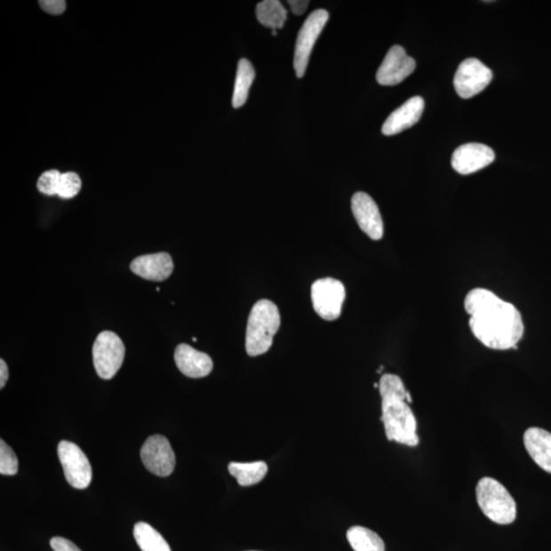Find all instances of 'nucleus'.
<instances>
[{"label":"nucleus","instance_id":"obj_1","mask_svg":"<svg viewBox=\"0 0 551 551\" xmlns=\"http://www.w3.org/2000/svg\"><path fill=\"white\" fill-rule=\"evenodd\" d=\"M466 312L475 337L488 348H516L523 336V323L518 309L484 288H475L465 299Z\"/></svg>","mask_w":551,"mask_h":551},{"label":"nucleus","instance_id":"obj_2","mask_svg":"<svg viewBox=\"0 0 551 551\" xmlns=\"http://www.w3.org/2000/svg\"><path fill=\"white\" fill-rule=\"evenodd\" d=\"M382 397V417L386 437L397 443L415 447L419 443L417 419L408 403V390L401 378L385 374L379 382Z\"/></svg>","mask_w":551,"mask_h":551},{"label":"nucleus","instance_id":"obj_3","mask_svg":"<svg viewBox=\"0 0 551 551\" xmlns=\"http://www.w3.org/2000/svg\"><path fill=\"white\" fill-rule=\"evenodd\" d=\"M280 325L281 316L277 306L268 299L258 301L248 316L245 339L247 355L259 356L268 353Z\"/></svg>","mask_w":551,"mask_h":551},{"label":"nucleus","instance_id":"obj_4","mask_svg":"<svg viewBox=\"0 0 551 551\" xmlns=\"http://www.w3.org/2000/svg\"><path fill=\"white\" fill-rule=\"evenodd\" d=\"M476 498L481 511L499 525H509L516 518L515 501L507 489L498 480L482 478L476 487Z\"/></svg>","mask_w":551,"mask_h":551},{"label":"nucleus","instance_id":"obj_5","mask_svg":"<svg viewBox=\"0 0 551 551\" xmlns=\"http://www.w3.org/2000/svg\"><path fill=\"white\" fill-rule=\"evenodd\" d=\"M92 354L96 373L101 379L109 380L121 369L126 348L118 335L112 331H103L96 337Z\"/></svg>","mask_w":551,"mask_h":551},{"label":"nucleus","instance_id":"obj_6","mask_svg":"<svg viewBox=\"0 0 551 551\" xmlns=\"http://www.w3.org/2000/svg\"><path fill=\"white\" fill-rule=\"evenodd\" d=\"M329 20V12L325 10H316L311 13L302 25L296 40L293 66L298 78L305 76L309 57L320 34Z\"/></svg>","mask_w":551,"mask_h":551},{"label":"nucleus","instance_id":"obj_7","mask_svg":"<svg viewBox=\"0 0 551 551\" xmlns=\"http://www.w3.org/2000/svg\"><path fill=\"white\" fill-rule=\"evenodd\" d=\"M58 454L68 484L76 489H85L91 485L92 480L91 461L77 444L67 440L60 441Z\"/></svg>","mask_w":551,"mask_h":551},{"label":"nucleus","instance_id":"obj_8","mask_svg":"<svg viewBox=\"0 0 551 551\" xmlns=\"http://www.w3.org/2000/svg\"><path fill=\"white\" fill-rule=\"evenodd\" d=\"M346 295L342 282L333 278L316 280L312 286V301L315 313L326 321L339 319Z\"/></svg>","mask_w":551,"mask_h":551},{"label":"nucleus","instance_id":"obj_9","mask_svg":"<svg viewBox=\"0 0 551 551\" xmlns=\"http://www.w3.org/2000/svg\"><path fill=\"white\" fill-rule=\"evenodd\" d=\"M491 80V68L477 59H467L458 68L453 84L461 99H471L483 92Z\"/></svg>","mask_w":551,"mask_h":551},{"label":"nucleus","instance_id":"obj_10","mask_svg":"<svg viewBox=\"0 0 551 551\" xmlns=\"http://www.w3.org/2000/svg\"><path fill=\"white\" fill-rule=\"evenodd\" d=\"M141 460L150 473L168 477L175 470L176 457L170 441L163 435L148 438L140 451Z\"/></svg>","mask_w":551,"mask_h":551},{"label":"nucleus","instance_id":"obj_11","mask_svg":"<svg viewBox=\"0 0 551 551\" xmlns=\"http://www.w3.org/2000/svg\"><path fill=\"white\" fill-rule=\"evenodd\" d=\"M416 68V60L401 45L392 46L376 75L379 84L395 86L408 78Z\"/></svg>","mask_w":551,"mask_h":551},{"label":"nucleus","instance_id":"obj_12","mask_svg":"<svg viewBox=\"0 0 551 551\" xmlns=\"http://www.w3.org/2000/svg\"><path fill=\"white\" fill-rule=\"evenodd\" d=\"M351 210L360 228L373 240H380L384 226L378 205L367 193L356 192L351 198Z\"/></svg>","mask_w":551,"mask_h":551},{"label":"nucleus","instance_id":"obj_13","mask_svg":"<svg viewBox=\"0 0 551 551\" xmlns=\"http://www.w3.org/2000/svg\"><path fill=\"white\" fill-rule=\"evenodd\" d=\"M494 158L493 149L485 144L467 143L454 150L451 164L459 174L470 175L487 167Z\"/></svg>","mask_w":551,"mask_h":551},{"label":"nucleus","instance_id":"obj_14","mask_svg":"<svg viewBox=\"0 0 551 551\" xmlns=\"http://www.w3.org/2000/svg\"><path fill=\"white\" fill-rule=\"evenodd\" d=\"M425 101L421 96H415L405 101L401 108L392 113L382 127V133L392 136L415 125L424 113Z\"/></svg>","mask_w":551,"mask_h":551},{"label":"nucleus","instance_id":"obj_15","mask_svg":"<svg viewBox=\"0 0 551 551\" xmlns=\"http://www.w3.org/2000/svg\"><path fill=\"white\" fill-rule=\"evenodd\" d=\"M130 268L143 279L161 282L167 280L173 273L174 263L169 253L158 252L136 258Z\"/></svg>","mask_w":551,"mask_h":551},{"label":"nucleus","instance_id":"obj_16","mask_svg":"<svg viewBox=\"0 0 551 551\" xmlns=\"http://www.w3.org/2000/svg\"><path fill=\"white\" fill-rule=\"evenodd\" d=\"M175 362L181 373L189 378H204L211 374L213 363L210 355L188 344H180L175 350Z\"/></svg>","mask_w":551,"mask_h":551},{"label":"nucleus","instance_id":"obj_17","mask_svg":"<svg viewBox=\"0 0 551 551\" xmlns=\"http://www.w3.org/2000/svg\"><path fill=\"white\" fill-rule=\"evenodd\" d=\"M523 444L535 463L551 474V433L532 427L523 434Z\"/></svg>","mask_w":551,"mask_h":551},{"label":"nucleus","instance_id":"obj_18","mask_svg":"<svg viewBox=\"0 0 551 551\" xmlns=\"http://www.w3.org/2000/svg\"><path fill=\"white\" fill-rule=\"evenodd\" d=\"M229 473L236 478L240 486L247 487L260 483L266 477L268 466L265 461L252 463H230Z\"/></svg>","mask_w":551,"mask_h":551},{"label":"nucleus","instance_id":"obj_19","mask_svg":"<svg viewBox=\"0 0 551 551\" xmlns=\"http://www.w3.org/2000/svg\"><path fill=\"white\" fill-rule=\"evenodd\" d=\"M256 71L250 60L241 59L237 67L236 87H234L232 106L239 108L245 105Z\"/></svg>","mask_w":551,"mask_h":551},{"label":"nucleus","instance_id":"obj_20","mask_svg":"<svg viewBox=\"0 0 551 551\" xmlns=\"http://www.w3.org/2000/svg\"><path fill=\"white\" fill-rule=\"evenodd\" d=\"M347 540L355 551H385L381 537L371 530L361 526L348 529Z\"/></svg>","mask_w":551,"mask_h":551},{"label":"nucleus","instance_id":"obj_21","mask_svg":"<svg viewBox=\"0 0 551 551\" xmlns=\"http://www.w3.org/2000/svg\"><path fill=\"white\" fill-rule=\"evenodd\" d=\"M133 533L142 551H172L164 537L146 522L137 523Z\"/></svg>","mask_w":551,"mask_h":551},{"label":"nucleus","instance_id":"obj_22","mask_svg":"<svg viewBox=\"0 0 551 551\" xmlns=\"http://www.w3.org/2000/svg\"><path fill=\"white\" fill-rule=\"evenodd\" d=\"M259 22L272 30L281 29L287 20V11L278 0H265L257 6Z\"/></svg>","mask_w":551,"mask_h":551},{"label":"nucleus","instance_id":"obj_23","mask_svg":"<svg viewBox=\"0 0 551 551\" xmlns=\"http://www.w3.org/2000/svg\"><path fill=\"white\" fill-rule=\"evenodd\" d=\"M18 470L19 461L16 453L2 439L0 441V474L4 476H13Z\"/></svg>","mask_w":551,"mask_h":551},{"label":"nucleus","instance_id":"obj_24","mask_svg":"<svg viewBox=\"0 0 551 551\" xmlns=\"http://www.w3.org/2000/svg\"><path fill=\"white\" fill-rule=\"evenodd\" d=\"M80 189L81 179L77 174L73 173V172L61 174L58 189V196L64 199L73 198L78 195Z\"/></svg>","mask_w":551,"mask_h":551},{"label":"nucleus","instance_id":"obj_25","mask_svg":"<svg viewBox=\"0 0 551 551\" xmlns=\"http://www.w3.org/2000/svg\"><path fill=\"white\" fill-rule=\"evenodd\" d=\"M60 177L61 174L57 170L45 172V173L40 176L37 182L38 190L46 196L58 195Z\"/></svg>","mask_w":551,"mask_h":551},{"label":"nucleus","instance_id":"obj_26","mask_svg":"<svg viewBox=\"0 0 551 551\" xmlns=\"http://www.w3.org/2000/svg\"><path fill=\"white\" fill-rule=\"evenodd\" d=\"M39 4L41 9L53 16H59L64 13L67 6L64 0H41Z\"/></svg>","mask_w":551,"mask_h":551},{"label":"nucleus","instance_id":"obj_27","mask_svg":"<svg viewBox=\"0 0 551 551\" xmlns=\"http://www.w3.org/2000/svg\"><path fill=\"white\" fill-rule=\"evenodd\" d=\"M51 546L54 551H82L76 544L63 537H53Z\"/></svg>","mask_w":551,"mask_h":551},{"label":"nucleus","instance_id":"obj_28","mask_svg":"<svg viewBox=\"0 0 551 551\" xmlns=\"http://www.w3.org/2000/svg\"><path fill=\"white\" fill-rule=\"evenodd\" d=\"M288 4L291 5V11L296 16L305 13L308 8L309 2L307 0H289Z\"/></svg>","mask_w":551,"mask_h":551},{"label":"nucleus","instance_id":"obj_29","mask_svg":"<svg viewBox=\"0 0 551 551\" xmlns=\"http://www.w3.org/2000/svg\"><path fill=\"white\" fill-rule=\"evenodd\" d=\"M9 379L8 364L2 360L0 361V388H4Z\"/></svg>","mask_w":551,"mask_h":551},{"label":"nucleus","instance_id":"obj_30","mask_svg":"<svg viewBox=\"0 0 551 551\" xmlns=\"http://www.w3.org/2000/svg\"><path fill=\"white\" fill-rule=\"evenodd\" d=\"M272 36H277V30H272Z\"/></svg>","mask_w":551,"mask_h":551}]
</instances>
